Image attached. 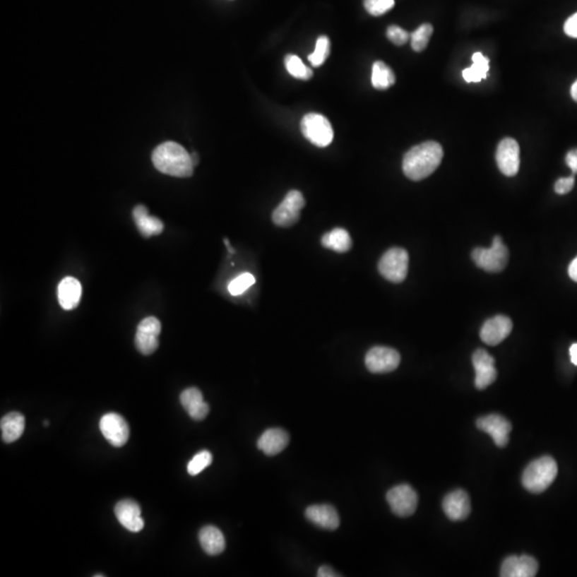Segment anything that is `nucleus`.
I'll list each match as a JSON object with an SVG mask.
<instances>
[{"label": "nucleus", "instance_id": "obj_1", "mask_svg": "<svg viewBox=\"0 0 577 577\" xmlns=\"http://www.w3.org/2000/svg\"><path fill=\"white\" fill-rule=\"evenodd\" d=\"M443 156V148L436 141H426L415 145L404 155L402 162L404 174L410 180H424L437 169Z\"/></svg>", "mask_w": 577, "mask_h": 577}, {"label": "nucleus", "instance_id": "obj_2", "mask_svg": "<svg viewBox=\"0 0 577 577\" xmlns=\"http://www.w3.org/2000/svg\"><path fill=\"white\" fill-rule=\"evenodd\" d=\"M152 162L158 172L177 178L193 176L195 167L191 154L174 141L158 145L152 154Z\"/></svg>", "mask_w": 577, "mask_h": 577}, {"label": "nucleus", "instance_id": "obj_3", "mask_svg": "<svg viewBox=\"0 0 577 577\" xmlns=\"http://www.w3.org/2000/svg\"><path fill=\"white\" fill-rule=\"evenodd\" d=\"M558 466L551 457H542L531 462L523 472L522 483L527 491L533 494L545 492L555 480Z\"/></svg>", "mask_w": 577, "mask_h": 577}, {"label": "nucleus", "instance_id": "obj_4", "mask_svg": "<svg viewBox=\"0 0 577 577\" xmlns=\"http://www.w3.org/2000/svg\"><path fill=\"white\" fill-rule=\"evenodd\" d=\"M472 259L478 268L489 273H499L505 270L509 260V251L501 237H495L489 249H474Z\"/></svg>", "mask_w": 577, "mask_h": 577}, {"label": "nucleus", "instance_id": "obj_5", "mask_svg": "<svg viewBox=\"0 0 577 577\" xmlns=\"http://www.w3.org/2000/svg\"><path fill=\"white\" fill-rule=\"evenodd\" d=\"M301 130L305 138L319 148L327 147L334 139V130L328 119L316 112L303 117Z\"/></svg>", "mask_w": 577, "mask_h": 577}, {"label": "nucleus", "instance_id": "obj_6", "mask_svg": "<svg viewBox=\"0 0 577 577\" xmlns=\"http://www.w3.org/2000/svg\"><path fill=\"white\" fill-rule=\"evenodd\" d=\"M408 254L405 249L395 247L389 249L379 262L380 274L387 280L400 283L406 278L408 272Z\"/></svg>", "mask_w": 577, "mask_h": 577}, {"label": "nucleus", "instance_id": "obj_7", "mask_svg": "<svg viewBox=\"0 0 577 577\" xmlns=\"http://www.w3.org/2000/svg\"><path fill=\"white\" fill-rule=\"evenodd\" d=\"M305 199L301 191H289L273 212V222L283 228L293 226L299 222L302 209L305 207Z\"/></svg>", "mask_w": 577, "mask_h": 577}, {"label": "nucleus", "instance_id": "obj_8", "mask_svg": "<svg viewBox=\"0 0 577 577\" xmlns=\"http://www.w3.org/2000/svg\"><path fill=\"white\" fill-rule=\"evenodd\" d=\"M386 499L391 511L400 518L412 516L417 509V493L408 484L397 485L389 489Z\"/></svg>", "mask_w": 577, "mask_h": 577}, {"label": "nucleus", "instance_id": "obj_9", "mask_svg": "<svg viewBox=\"0 0 577 577\" xmlns=\"http://www.w3.org/2000/svg\"><path fill=\"white\" fill-rule=\"evenodd\" d=\"M401 362V356L395 349L374 347L367 353V369L372 374H388L395 370Z\"/></svg>", "mask_w": 577, "mask_h": 577}, {"label": "nucleus", "instance_id": "obj_10", "mask_svg": "<svg viewBox=\"0 0 577 577\" xmlns=\"http://www.w3.org/2000/svg\"><path fill=\"white\" fill-rule=\"evenodd\" d=\"M162 331L158 319L155 316H148L139 323L135 337V345L143 355H151L157 350L160 343L158 336Z\"/></svg>", "mask_w": 577, "mask_h": 577}, {"label": "nucleus", "instance_id": "obj_11", "mask_svg": "<svg viewBox=\"0 0 577 577\" xmlns=\"http://www.w3.org/2000/svg\"><path fill=\"white\" fill-rule=\"evenodd\" d=\"M100 430L106 439L114 447H122L128 443L130 427L122 416L108 413L100 420Z\"/></svg>", "mask_w": 577, "mask_h": 577}, {"label": "nucleus", "instance_id": "obj_12", "mask_svg": "<svg viewBox=\"0 0 577 577\" xmlns=\"http://www.w3.org/2000/svg\"><path fill=\"white\" fill-rule=\"evenodd\" d=\"M476 424L477 428L489 434L499 447L507 446L512 426L505 417L497 414H492L477 420Z\"/></svg>", "mask_w": 577, "mask_h": 577}, {"label": "nucleus", "instance_id": "obj_13", "mask_svg": "<svg viewBox=\"0 0 577 577\" xmlns=\"http://www.w3.org/2000/svg\"><path fill=\"white\" fill-rule=\"evenodd\" d=\"M499 170L505 176L514 177L520 169V147L516 141L505 138L499 143L496 152Z\"/></svg>", "mask_w": 577, "mask_h": 577}, {"label": "nucleus", "instance_id": "obj_14", "mask_svg": "<svg viewBox=\"0 0 577 577\" xmlns=\"http://www.w3.org/2000/svg\"><path fill=\"white\" fill-rule=\"evenodd\" d=\"M472 364L476 371L475 385L477 388H487L493 384L497 379V371L495 368V360L484 350H477L472 355Z\"/></svg>", "mask_w": 577, "mask_h": 577}, {"label": "nucleus", "instance_id": "obj_15", "mask_svg": "<svg viewBox=\"0 0 577 577\" xmlns=\"http://www.w3.org/2000/svg\"><path fill=\"white\" fill-rule=\"evenodd\" d=\"M513 324L508 316H496L489 319L480 331V338L487 345H497L511 334Z\"/></svg>", "mask_w": 577, "mask_h": 577}, {"label": "nucleus", "instance_id": "obj_16", "mask_svg": "<svg viewBox=\"0 0 577 577\" xmlns=\"http://www.w3.org/2000/svg\"><path fill=\"white\" fill-rule=\"evenodd\" d=\"M539 570L538 561L528 555L510 556L501 564V577H533Z\"/></svg>", "mask_w": 577, "mask_h": 577}, {"label": "nucleus", "instance_id": "obj_17", "mask_svg": "<svg viewBox=\"0 0 577 577\" xmlns=\"http://www.w3.org/2000/svg\"><path fill=\"white\" fill-rule=\"evenodd\" d=\"M114 514L119 523L131 533H139L145 527L141 509L136 501L131 499L119 501L114 507Z\"/></svg>", "mask_w": 577, "mask_h": 577}, {"label": "nucleus", "instance_id": "obj_18", "mask_svg": "<svg viewBox=\"0 0 577 577\" xmlns=\"http://www.w3.org/2000/svg\"><path fill=\"white\" fill-rule=\"evenodd\" d=\"M443 509L449 520L460 522L470 513V501L463 489H457L448 494L443 501Z\"/></svg>", "mask_w": 577, "mask_h": 577}, {"label": "nucleus", "instance_id": "obj_19", "mask_svg": "<svg viewBox=\"0 0 577 577\" xmlns=\"http://www.w3.org/2000/svg\"><path fill=\"white\" fill-rule=\"evenodd\" d=\"M306 518L312 524L326 530H336L340 525L338 512L331 505H314L306 509Z\"/></svg>", "mask_w": 577, "mask_h": 577}, {"label": "nucleus", "instance_id": "obj_20", "mask_svg": "<svg viewBox=\"0 0 577 577\" xmlns=\"http://www.w3.org/2000/svg\"><path fill=\"white\" fill-rule=\"evenodd\" d=\"M180 402L191 420H203L210 412V406L203 401L201 391L196 387L185 389L180 395Z\"/></svg>", "mask_w": 577, "mask_h": 577}, {"label": "nucleus", "instance_id": "obj_21", "mask_svg": "<svg viewBox=\"0 0 577 577\" xmlns=\"http://www.w3.org/2000/svg\"><path fill=\"white\" fill-rule=\"evenodd\" d=\"M289 439V434L282 429H268L258 439V448L266 456H276L285 449Z\"/></svg>", "mask_w": 577, "mask_h": 577}, {"label": "nucleus", "instance_id": "obj_22", "mask_svg": "<svg viewBox=\"0 0 577 577\" xmlns=\"http://www.w3.org/2000/svg\"><path fill=\"white\" fill-rule=\"evenodd\" d=\"M81 282L73 277H66L62 279L58 287V299L60 305L64 310H72L78 306L81 302Z\"/></svg>", "mask_w": 577, "mask_h": 577}, {"label": "nucleus", "instance_id": "obj_23", "mask_svg": "<svg viewBox=\"0 0 577 577\" xmlns=\"http://www.w3.org/2000/svg\"><path fill=\"white\" fill-rule=\"evenodd\" d=\"M199 542L208 555L216 556L226 549V540L220 529L214 526H206L199 531Z\"/></svg>", "mask_w": 577, "mask_h": 577}, {"label": "nucleus", "instance_id": "obj_24", "mask_svg": "<svg viewBox=\"0 0 577 577\" xmlns=\"http://www.w3.org/2000/svg\"><path fill=\"white\" fill-rule=\"evenodd\" d=\"M133 218L135 224L138 228L139 232L145 237L158 235L164 230V225L160 218L150 216L147 208L145 206H137L133 210Z\"/></svg>", "mask_w": 577, "mask_h": 577}, {"label": "nucleus", "instance_id": "obj_25", "mask_svg": "<svg viewBox=\"0 0 577 577\" xmlns=\"http://www.w3.org/2000/svg\"><path fill=\"white\" fill-rule=\"evenodd\" d=\"M0 429H1L3 441L7 444L14 443L24 433V415L18 413V412H11V413L7 414L0 422Z\"/></svg>", "mask_w": 577, "mask_h": 577}, {"label": "nucleus", "instance_id": "obj_26", "mask_svg": "<svg viewBox=\"0 0 577 577\" xmlns=\"http://www.w3.org/2000/svg\"><path fill=\"white\" fill-rule=\"evenodd\" d=\"M321 243L325 249L340 254L347 253L352 247L351 235L343 228H335L334 230L325 233L321 239Z\"/></svg>", "mask_w": 577, "mask_h": 577}, {"label": "nucleus", "instance_id": "obj_27", "mask_svg": "<svg viewBox=\"0 0 577 577\" xmlns=\"http://www.w3.org/2000/svg\"><path fill=\"white\" fill-rule=\"evenodd\" d=\"M371 83L378 90H386L395 85V73L385 62L376 61L372 66Z\"/></svg>", "mask_w": 577, "mask_h": 577}, {"label": "nucleus", "instance_id": "obj_28", "mask_svg": "<svg viewBox=\"0 0 577 577\" xmlns=\"http://www.w3.org/2000/svg\"><path fill=\"white\" fill-rule=\"evenodd\" d=\"M489 61L481 53L472 55V66L463 71V78L468 83H480L487 77Z\"/></svg>", "mask_w": 577, "mask_h": 577}, {"label": "nucleus", "instance_id": "obj_29", "mask_svg": "<svg viewBox=\"0 0 577 577\" xmlns=\"http://www.w3.org/2000/svg\"><path fill=\"white\" fill-rule=\"evenodd\" d=\"M285 66L290 75H292L295 78L302 79V81H309L312 75H314L311 69L306 66L304 62L302 61L301 58L297 55L285 56Z\"/></svg>", "mask_w": 577, "mask_h": 577}, {"label": "nucleus", "instance_id": "obj_30", "mask_svg": "<svg viewBox=\"0 0 577 577\" xmlns=\"http://www.w3.org/2000/svg\"><path fill=\"white\" fill-rule=\"evenodd\" d=\"M433 33V26L431 24H422L414 32L410 33V44L415 52H422L428 47L431 35Z\"/></svg>", "mask_w": 577, "mask_h": 577}, {"label": "nucleus", "instance_id": "obj_31", "mask_svg": "<svg viewBox=\"0 0 577 577\" xmlns=\"http://www.w3.org/2000/svg\"><path fill=\"white\" fill-rule=\"evenodd\" d=\"M329 53H331L329 39L326 35H321L316 40V49H314V53L308 56V60H309L312 66L318 68V66L324 64L325 60L328 58Z\"/></svg>", "mask_w": 577, "mask_h": 577}, {"label": "nucleus", "instance_id": "obj_32", "mask_svg": "<svg viewBox=\"0 0 577 577\" xmlns=\"http://www.w3.org/2000/svg\"><path fill=\"white\" fill-rule=\"evenodd\" d=\"M256 278L251 273H243L235 277L233 280L228 285V291L233 297L243 295L244 292L249 290L251 285H255Z\"/></svg>", "mask_w": 577, "mask_h": 577}, {"label": "nucleus", "instance_id": "obj_33", "mask_svg": "<svg viewBox=\"0 0 577 577\" xmlns=\"http://www.w3.org/2000/svg\"><path fill=\"white\" fill-rule=\"evenodd\" d=\"M212 460H213V457H212L211 452L207 451V450L198 452L197 455L189 461V465H187V472L191 476H197L202 470L211 465Z\"/></svg>", "mask_w": 577, "mask_h": 577}, {"label": "nucleus", "instance_id": "obj_34", "mask_svg": "<svg viewBox=\"0 0 577 577\" xmlns=\"http://www.w3.org/2000/svg\"><path fill=\"white\" fill-rule=\"evenodd\" d=\"M367 11L374 16H381L395 7V0H364Z\"/></svg>", "mask_w": 577, "mask_h": 577}, {"label": "nucleus", "instance_id": "obj_35", "mask_svg": "<svg viewBox=\"0 0 577 577\" xmlns=\"http://www.w3.org/2000/svg\"><path fill=\"white\" fill-rule=\"evenodd\" d=\"M386 35L389 41L393 42V44L397 45V47H402V45L406 44V43L408 42V40L410 39V35L408 31L404 30L401 27L395 26V25L388 27Z\"/></svg>", "mask_w": 577, "mask_h": 577}, {"label": "nucleus", "instance_id": "obj_36", "mask_svg": "<svg viewBox=\"0 0 577 577\" xmlns=\"http://www.w3.org/2000/svg\"><path fill=\"white\" fill-rule=\"evenodd\" d=\"M574 176L568 178H561L555 183V191L558 195H566L569 191H572L574 187Z\"/></svg>", "mask_w": 577, "mask_h": 577}, {"label": "nucleus", "instance_id": "obj_37", "mask_svg": "<svg viewBox=\"0 0 577 577\" xmlns=\"http://www.w3.org/2000/svg\"><path fill=\"white\" fill-rule=\"evenodd\" d=\"M564 29L566 35L577 39V12L566 20Z\"/></svg>", "mask_w": 577, "mask_h": 577}, {"label": "nucleus", "instance_id": "obj_38", "mask_svg": "<svg viewBox=\"0 0 577 577\" xmlns=\"http://www.w3.org/2000/svg\"><path fill=\"white\" fill-rule=\"evenodd\" d=\"M566 162L573 174H577V149L571 150L566 156Z\"/></svg>", "mask_w": 577, "mask_h": 577}, {"label": "nucleus", "instance_id": "obj_39", "mask_svg": "<svg viewBox=\"0 0 577 577\" xmlns=\"http://www.w3.org/2000/svg\"><path fill=\"white\" fill-rule=\"evenodd\" d=\"M318 575L319 577H338L341 576L340 574H337L332 568H329L327 566H322L318 570Z\"/></svg>", "mask_w": 577, "mask_h": 577}, {"label": "nucleus", "instance_id": "obj_40", "mask_svg": "<svg viewBox=\"0 0 577 577\" xmlns=\"http://www.w3.org/2000/svg\"><path fill=\"white\" fill-rule=\"evenodd\" d=\"M569 276L573 281L577 282V257L569 266Z\"/></svg>", "mask_w": 577, "mask_h": 577}, {"label": "nucleus", "instance_id": "obj_41", "mask_svg": "<svg viewBox=\"0 0 577 577\" xmlns=\"http://www.w3.org/2000/svg\"><path fill=\"white\" fill-rule=\"evenodd\" d=\"M570 356H571V362L577 366V343H574L572 345V347H570Z\"/></svg>", "mask_w": 577, "mask_h": 577}, {"label": "nucleus", "instance_id": "obj_42", "mask_svg": "<svg viewBox=\"0 0 577 577\" xmlns=\"http://www.w3.org/2000/svg\"><path fill=\"white\" fill-rule=\"evenodd\" d=\"M571 95H572V99L577 102V81L571 87Z\"/></svg>", "mask_w": 577, "mask_h": 577}, {"label": "nucleus", "instance_id": "obj_43", "mask_svg": "<svg viewBox=\"0 0 577 577\" xmlns=\"http://www.w3.org/2000/svg\"><path fill=\"white\" fill-rule=\"evenodd\" d=\"M191 160H193L194 162V166H196V165L198 164V162H199V156H198V154L196 153V152H193V153L191 154Z\"/></svg>", "mask_w": 577, "mask_h": 577}, {"label": "nucleus", "instance_id": "obj_44", "mask_svg": "<svg viewBox=\"0 0 577 577\" xmlns=\"http://www.w3.org/2000/svg\"><path fill=\"white\" fill-rule=\"evenodd\" d=\"M224 242H225V244H226V247H227V249H228L229 253H230V254L234 253V251H233L232 247H231L230 243H229V239H225Z\"/></svg>", "mask_w": 577, "mask_h": 577}, {"label": "nucleus", "instance_id": "obj_45", "mask_svg": "<svg viewBox=\"0 0 577 577\" xmlns=\"http://www.w3.org/2000/svg\"><path fill=\"white\" fill-rule=\"evenodd\" d=\"M49 422H44V426H45V427L49 426Z\"/></svg>", "mask_w": 577, "mask_h": 577}, {"label": "nucleus", "instance_id": "obj_46", "mask_svg": "<svg viewBox=\"0 0 577 577\" xmlns=\"http://www.w3.org/2000/svg\"><path fill=\"white\" fill-rule=\"evenodd\" d=\"M95 577H101V576H104V575L97 574V575H95Z\"/></svg>", "mask_w": 577, "mask_h": 577}]
</instances>
